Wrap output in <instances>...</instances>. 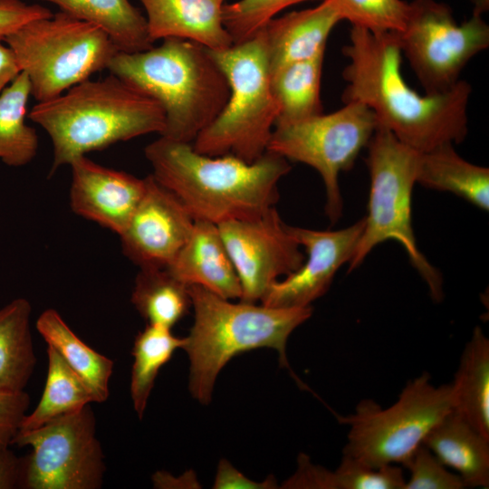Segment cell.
Listing matches in <instances>:
<instances>
[{
	"label": "cell",
	"instance_id": "obj_1",
	"mask_svg": "<svg viewBox=\"0 0 489 489\" xmlns=\"http://www.w3.org/2000/svg\"><path fill=\"white\" fill-rule=\"evenodd\" d=\"M343 54L349 63L342 72L347 82L342 100L367 106L378 127L417 152L465 139L472 92L467 82L460 80L448 91L434 95L411 89L401 73L396 33L373 34L352 26Z\"/></svg>",
	"mask_w": 489,
	"mask_h": 489
},
{
	"label": "cell",
	"instance_id": "obj_2",
	"mask_svg": "<svg viewBox=\"0 0 489 489\" xmlns=\"http://www.w3.org/2000/svg\"><path fill=\"white\" fill-rule=\"evenodd\" d=\"M144 153L151 175L193 218L216 225L264 214L278 201V183L291 170L289 160L270 151L249 163L231 154H201L192 143L163 136Z\"/></svg>",
	"mask_w": 489,
	"mask_h": 489
},
{
	"label": "cell",
	"instance_id": "obj_3",
	"mask_svg": "<svg viewBox=\"0 0 489 489\" xmlns=\"http://www.w3.org/2000/svg\"><path fill=\"white\" fill-rule=\"evenodd\" d=\"M108 70L155 100L165 113L160 136L192 143L224 109L229 86L225 73L205 46L166 38L147 50L118 52Z\"/></svg>",
	"mask_w": 489,
	"mask_h": 489
},
{
	"label": "cell",
	"instance_id": "obj_4",
	"mask_svg": "<svg viewBox=\"0 0 489 489\" xmlns=\"http://www.w3.org/2000/svg\"><path fill=\"white\" fill-rule=\"evenodd\" d=\"M28 117L52 140L51 174L78 157L119 141L161 135L166 126L165 113L155 100L111 73L37 102Z\"/></svg>",
	"mask_w": 489,
	"mask_h": 489
},
{
	"label": "cell",
	"instance_id": "obj_5",
	"mask_svg": "<svg viewBox=\"0 0 489 489\" xmlns=\"http://www.w3.org/2000/svg\"><path fill=\"white\" fill-rule=\"evenodd\" d=\"M194 322L183 349L190 360L189 389L208 404L217 375L237 354L258 348L277 350L280 364L292 373L286 343L291 333L312 313L311 306L275 308L256 302H232L197 285L187 286Z\"/></svg>",
	"mask_w": 489,
	"mask_h": 489
},
{
	"label": "cell",
	"instance_id": "obj_6",
	"mask_svg": "<svg viewBox=\"0 0 489 489\" xmlns=\"http://www.w3.org/2000/svg\"><path fill=\"white\" fill-rule=\"evenodd\" d=\"M209 52L225 75L229 97L192 147L207 156L231 154L252 163L266 152L278 117L264 34L261 29L247 41Z\"/></svg>",
	"mask_w": 489,
	"mask_h": 489
},
{
	"label": "cell",
	"instance_id": "obj_7",
	"mask_svg": "<svg viewBox=\"0 0 489 489\" xmlns=\"http://www.w3.org/2000/svg\"><path fill=\"white\" fill-rule=\"evenodd\" d=\"M367 147L370 177L368 215L348 272L358 268L376 245L395 240L427 284L434 302H438L444 294L442 276L417 248L412 227L411 199L419 152L381 127H377Z\"/></svg>",
	"mask_w": 489,
	"mask_h": 489
},
{
	"label": "cell",
	"instance_id": "obj_8",
	"mask_svg": "<svg viewBox=\"0 0 489 489\" xmlns=\"http://www.w3.org/2000/svg\"><path fill=\"white\" fill-rule=\"evenodd\" d=\"M4 42L27 75L31 96L38 102L108 69L120 52L103 30L62 11L25 24Z\"/></svg>",
	"mask_w": 489,
	"mask_h": 489
},
{
	"label": "cell",
	"instance_id": "obj_9",
	"mask_svg": "<svg viewBox=\"0 0 489 489\" xmlns=\"http://www.w3.org/2000/svg\"><path fill=\"white\" fill-rule=\"evenodd\" d=\"M453 409L451 383L435 386L423 372L406 384L390 407L382 408L368 398L353 414L339 417L350 427L343 455L373 468L404 465L427 434Z\"/></svg>",
	"mask_w": 489,
	"mask_h": 489
},
{
	"label": "cell",
	"instance_id": "obj_10",
	"mask_svg": "<svg viewBox=\"0 0 489 489\" xmlns=\"http://www.w3.org/2000/svg\"><path fill=\"white\" fill-rule=\"evenodd\" d=\"M344 103L329 114L275 126L266 150L306 164L321 175L326 194L325 213L331 224L342 215L339 174L352 168L378 127L367 106L357 101Z\"/></svg>",
	"mask_w": 489,
	"mask_h": 489
},
{
	"label": "cell",
	"instance_id": "obj_11",
	"mask_svg": "<svg viewBox=\"0 0 489 489\" xmlns=\"http://www.w3.org/2000/svg\"><path fill=\"white\" fill-rule=\"evenodd\" d=\"M13 445L33 448L20 457L18 488L99 489L102 485L104 454L90 404L38 428L18 432Z\"/></svg>",
	"mask_w": 489,
	"mask_h": 489
},
{
	"label": "cell",
	"instance_id": "obj_12",
	"mask_svg": "<svg viewBox=\"0 0 489 489\" xmlns=\"http://www.w3.org/2000/svg\"><path fill=\"white\" fill-rule=\"evenodd\" d=\"M426 94H440L459 81L467 62L489 45V26L482 15L457 24L448 5L413 0L404 28L396 33Z\"/></svg>",
	"mask_w": 489,
	"mask_h": 489
},
{
	"label": "cell",
	"instance_id": "obj_13",
	"mask_svg": "<svg viewBox=\"0 0 489 489\" xmlns=\"http://www.w3.org/2000/svg\"><path fill=\"white\" fill-rule=\"evenodd\" d=\"M217 225L240 282V301H261L273 283L296 271L304 261L301 245L275 206L255 218Z\"/></svg>",
	"mask_w": 489,
	"mask_h": 489
},
{
	"label": "cell",
	"instance_id": "obj_14",
	"mask_svg": "<svg viewBox=\"0 0 489 489\" xmlns=\"http://www.w3.org/2000/svg\"><path fill=\"white\" fill-rule=\"evenodd\" d=\"M364 217L340 230H314L287 225L290 235L303 246L302 265L275 281L261 300L275 308L308 307L330 288L339 268L349 263L364 228Z\"/></svg>",
	"mask_w": 489,
	"mask_h": 489
},
{
	"label": "cell",
	"instance_id": "obj_15",
	"mask_svg": "<svg viewBox=\"0 0 489 489\" xmlns=\"http://www.w3.org/2000/svg\"><path fill=\"white\" fill-rule=\"evenodd\" d=\"M195 219L150 174L146 190L119 235L125 255L140 268H167L188 239Z\"/></svg>",
	"mask_w": 489,
	"mask_h": 489
},
{
	"label": "cell",
	"instance_id": "obj_16",
	"mask_svg": "<svg viewBox=\"0 0 489 489\" xmlns=\"http://www.w3.org/2000/svg\"><path fill=\"white\" fill-rule=\"evenodd\" d=\"M72 168V210L120 235L146 190V177L103 167L81 156Z\"/></svg>",
	"mask_w": 489,
	"mask_h": 489
},
{
	"label": "cell",
	"instance_id": "obj_17",
	"mask_svg": "<svg viewBox=\"0 0 489 489\" xmlns=\"http://www.w3.org/2000/svg\"><path fill=\"white\" fill-rule=\"evenodd\" d=\"M168 271L187 286L203 287L216 295L240 299V282L218 225L195 220L192 232Z\"/></svg>",
	"mask_w": 489,
	"mask_h": 489
},
{
	"label": "cell",
	"instance_id": "obj_18",
	"mask_svg": "<svg viewBox=\"0 0 489 489\" xmlns=\"http://www.w3.org/2000/svg\"><path fill=\"white\" fill-rule=\"evenodd\" d=\"M139 1L146 11L148 31L153 42L180 38L211 51H222L234 44L223 24L225 0Z\"/></svg>",
	"mask_w": 489,
	"mask_h": 489
},
{
	"label": "cell",
	"instance_id": "obj_19",
	"mask_svg": "<svg viewBox=\"0 0 489 489\" xmlns=\"http://www.w3.org/2000/svg\"><path fill=\"white\" fill-rule=\"evenodd\" d=\"M334 0L271 19L263 28L271 75L326 49L328 37L341 21Z\"/></svg>",
	"mask_w": 489,
	"mask_h": 489
},
{
	"label": "cell",
	"instance_id": "obj_20",
	"mask_svg": "<svg viewBox=\"0 0 489 489\" xmlns=\"http://www.w3.org/2000/svg\"><path fill=\"white\" fill-rule=\"evenodd\" d=\"M425 445L466 487H489V438L452 410L425 436Z\"/></svg>",
	"mask_w": 489,
	"mask_h": 489
},
{
	"label": "cell",
	"instance_id": "obj_21",
	"mask_svg": "<svg viewBox=\"0 0 489 489\" xmlns=\"http://www.w3.org/2000/svg\"><path fill=\"white\" fill-rule=\"evenodd\" d=\"M416 183L451 192L478 208L489 209V169L463 158L453 144L419 152Z\"/></svg>",
	"mask_w": 489,
	"mask_h": 489
},
{
	"label": "cell",
	"instance_id": "obj_22",
	"mask_svg": "<svg viewBox=\"0 0 489 489\" xmlns=\"http://www.w3.org/2000/svg\"><path fill=\"white\" fill-rule=\"evenodd\" d=\"M454 411L489 438V340L476 326L451 383Z\"/></svg>",
	"mask_w": 489,
	"mask_h": 489
},
{
	"label": "cell",
	"instance_id": "obj_23",
	"mask_svg": "<svg viewBox=\"0 0 489 489\" xmlns=\"http://www.w3.org/2000/svg\"><path fill=\"white\" fill-rule=\"evenodd\" d=\"M103 30L120 52L135 53L153 46L146 17L129 0H40Z\"/></svg>",
	"mask_w": 489,
	"mask_h": 489
},
{
	"label": "cell",
	"instance_id": "obj_24",
	"mask_svg": "<svg viewBox=\"0 0 489 489\" xmlns=\"http://www.w3.org/2000/svg\"><path fill=\"white\" fill-rule=\"evenodd\" d=\"M36 329L47 345L54 348L82 379L91 393L93 402L106 401L113 360L82 341L53 309L41 313Z\"/></svg>",
	"mask_w": 489,
	"mask_h": 489
},
{
	"label": "cell",
	"instance_id": "obj_25",
	"mask_svg": "<svg viewBox=\"0 0 489 489\" xmlns=\"http://www.w3.org/2000/svg\"><path fill=\"white\" fill-rule=\"evenodd\" d=\"M32 306L16 298L0 308V391L24 390L36 357L30 329Z\"/></svg>",
	"mask_w": 489,
	"mask_h": 489
},
{
	"label": "cell",
	"instance_id": "obj_26",
	"mask_svg": "<svg viewBox=\"0 0 489 489\" xmlns=\"http://www.w3.org/2000/svg\"><path fill=\"white\" fill-rule=\"evenodd\" d=\"M325 50L288 64L271 75L278 105L275 126L295 123L322 113L321 79Z\"/></svg>",
	"mask_w": 489,
	"mask_h": 489
},
{
	"label": "cell",
	"instance_id": "obj_27",
	"mask_svg": "<svg viewBox=\"0 0 489 489\" xmlns=\"http://www.w3.org/2000/svg\"><path fill=\"white\" fill-rule=\"evenodd\" d=\"M31 86L21 72L0 93V160L10 167L30 163L38 149V137L26 124Z\"/></svg>",
	"mask_w": 489,
	"mask_h": 489
},
{
	"label": "cell",
	"instance_id": "obj_28",
	"mask_svg": "<svg viewBox=\"0 0 489 489\" xmlns=\"http://www.w3.org/2000/svg\"><path fill=\"white\" fill-rule=\"evenodd\" d=\"M131 302L148 324L168 329L179 321L191 306L187 286L167 268H140Z\"/></svg>",
	"mask_w": 489,
	"mask_h": 489
},
{
	"label": "cell",
	"instance_id": "obj_29",
	"mask_svg": "<svg viewBox=\"0 0 489 489\" xmlns=\"http://www.w3.org/2000/svg\"><path fill=\"white\" fill-rule=\"evenodd\" d=\"M48 369L43 396L33 413L25 415L19 432L40 427L50 420L78 411L93 402L87 386L53 347L47 348Z\"/></svg>",
	"mask_w": 489,
	"mask_h": 489
},
{
	"label": "cell",
	"instance_id": "obj_30",
	"mask_svg": "<svg viewBox=\"0 0 489 489\" xmlns=\"http://www.w3.org/2000/svg\"><path fill=\"white\" fill-rule=\"evenodd\" d=\"M185 344L186 338L176 337L171 329L154 324H147L135 337L130 395L140 419L159 369L171 359L175 350L183 349Z\"/></svg>",
	"mask_w": 489,
	"mask_h": 489
},
{
	"label": "cell",
	"instance_id": "obj_31",
	"mask_svg": "<svg viewBox=\"0 0 489 489\" xmlns=\"http://www.w3.org/2000/svg\"><path fill=\"white\" fill-rule=\"evenodd\" d=\"M314 484L316 489H404L406 478L398 465L373 468L342 455L336 470L316 468Z\"/></svg>",
	"mask_w": 489,
	"mask_h": 489
},
{
	"label": "cell",
	"instance_id": "obj_32",
	"mask_svg": "<svg viewBox=\"0 0 489 489\" xmlns=\"http://www.w3.org/2000/svg\"><path fill=\"white\" fill-rule=\"evenodd\" d=\"M342 20L373 34L399 33L405 26L409 3L403 0H334Z\"/></svg>",
	"mask_w": 489,
	"mask_h": 489
},
{
	"label": "cell",
	"instance_id": "obj_33",
	"mask_svg": "<svg viewBox=\"0 0 489 489\" xmlns=\"http://www.w3.org/2000/svg\"><path fill=\"white\" fill-rule=\"evenodd\" d=\"M309 0H238L223 6V24L233 43L254 37L283 9Z\"/></svg>",
	"mask_w": 489,
	"mask_h": 489
},
{
	"label": "cell",
	"instance_id": "obj_34",
	"mask_svg": "<svg viewBox=\"0 0 489 489\" xmlns=\"http://www.w3.org/2000/svg\"><path fill=\"white\" fill-rule=\"evenodd\" d=\"M404 466L409 472L404 489H463L461 476L453 473L423 444L413 452Z\"/></svg>",
	"mask_w": 489,
	"mask_h": 489
},
{
	"label": "cell",
	"instance_id": "obj_35",
	"mask_svg": "<svg viewBox=\"0 0 489 489\" xmlns=\"http://www.w3.org/2000/svg\"><path fill=\"white\" fill-rule=\"evenodd\" d=\"M29 404L30 397L24 390L0 391V452L13 445Z\"/></svg>",
	"mask_w": 489,
	"mask_h": 489
},
{
	"label": "cell",
	"instance_id": "obj_36",
	"mask_svg": "<svg viewBox=\"0 0 489 489\" xmlns=\"http://www.w3.org/2000/svg\"><path fill=\"white\" fill-rule=\"evenodd\" d=\"M53 15L46 7L22 0H0V40L21 28L25 24Z\"/></svg>",
	"mask_w": 489,
	"mask_h": 489
},
{
	"label": "cell",
	"instance_id": "obj_37",
	"mask_svg": "<svg viewBox=\"0 0 489 489\" xmlns=\"http://www.w3.org/2000/svg\"><path fill=\"white\" fill-rule=\"evenodd\" d=\"M213 488L216 489H270L276 487L275 479L268 477L255 482L236 470L227 460L222 459L217 466Z\"/></svg>",
	"mask_w": 489,
	"mask_h": 489
},
{
	"label": "cell",
	"instance_id": "obj_38",
	"mask_svg": "<svg viewBox=\"0 0 489 489\" xmlns=\"http://www.w3.org/2000/svg\"><path fill=\"white\" fill-rule=\"evenodd\" d=\"M20 457L6 449L0 452V489L18 488Z\"/></svg>",
	"mask_w": 489,
	"mask_h": 489
},
{
	"label": "cell",
	"instance_id": "obj_39",
	"mask_svg": "<svg viewBox=\"0 0 489 489\" xmlns=\"http://www.w3.org/2000/svg\"><path fill=\"white\" fill-rule=\"evenodd\" d=\"M20 72L21 69L13 51L0 40V93Z\"/></svg>",
	"mask_w": 489,
	"mask_h": 489
},
{
	"label": "cell",
	"instance_id": "obj_40",
	"mask_svg": "<svg viewBox=\"0 0 489 489\" xmlns=\"http://www.w3.org/2000/svg\"><path fill=\"white\" fill-rule=\"evenodd\" d=\"M474 3L473 14L482 15L489 9V0H472Z\"/></svg>",
	"mask_w": 489,
	"mask_h": 489
}]
</instances>
